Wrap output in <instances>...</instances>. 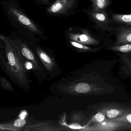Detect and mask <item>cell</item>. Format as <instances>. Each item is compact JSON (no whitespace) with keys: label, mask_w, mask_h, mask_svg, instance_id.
Segmentation results:
<instances>
[{"label":"cell","mask_w":131,"mask_h":131,"mask_svg":"<svg viewBox=\"0 0 131 131\" xmlns=\"http://www.w3.org/2000/svg\"><path fill=\"white\" fill-rule=\"evenodd\" d=\"M25 64L8 36L0 33V67L14 84L24 90L28 84Z\"/></svg>","instance_id":"1"},{"label":"cell","mask_w":131,"mask_h":131,"mask_svg":"<svg viewBox=\"0 0 131 131\" xmlns=\"http://www.w3.org/2000/svg\"><path fill=\"white\" fill-rule=\"evenodd\" d=\"M3 11L12 26L19 32L23 30L41 35L40 29L20 9L16 2L4 1Z\"/></svg>","instance_id":"2"},{"label":"cell","mask_w":131,"mask_h":131,"mask_svg":"<svg viewBox=\"0 0 131 131\" xmlns=\"http://www.w3.org/2000/svg\"><path fill=\"white\" fill-rule=\"evenodd\" d=\"M74 4V0H56L47 9L51 14H63L70 10Z\"/></svg>","instance_id":"3"},{"label":"cell","mask_w":131,"mask_h":131,"mask_svg":"<svg viewBox=\"0 0 131 131\" xmlns=\"http://www.w3.org/2000/svg\"><path fill=\"white\" fill-rule=\"evenodd\" d=\"M68 35L71 41L82 44L94 45L99 43L97 40L92 37L87 31H84L82 34L69 33Z\"/></svg>","instance_id":"4"},{"label":"cell","mask_w":131,"mask_h":131,"mask_svg":"<svg viewBox=\"0 0 131 131\" xmlns=\"http://www.w3.org/2000/svg\"><path fill=\"white\" fill-rule=\"evenodd\" d=\"M27 124V120L24 118H18L0 124V130H22Z\"/></svg>","instance_id":"5"},{"label":"cell","mask_w":131,"mask_h":131,"mask_svg":"<svg viewBox=\"0 0 131 131\" xmlns=\"http://www.w3.org/2000/svg\"><path fill=\"white\" fill-rule=\"evenodd\" d=\"M131 43V28H123L118 34L116 46Z\"/></svg>","instance_id":"6"},{"label":"cell","mask_w":131,"mask_h":131,"mask_svg":"<svg viewBox=\"0 0 131 131\" xmlns=\"http://www.w3.org/2000/svg\"><path fill=\"white\" fill-rule=\"evenodd\" d=\"M92 2V11H101L107 7L110 4V0H91Z\"/></svg>","instance_id":"7"},{"label":"cell","mask_w":131,"mask_h":131,"mask_svg":"<svg viewBox=\"0 0 131 131\" xmlns=\"http://www.w3.org/2000/svg\"><path fill=\"white\" fill-rule=\"evenodd\" d=\"M114 21L118 23L131 25V14H114L112 15Z\"/></svg>","instance_id":"8"},{"label":"cell","mask_w":131,"mask_h":131,"mask_svg":"<svg viewBox=\"0 0 131 131\" xmlns=\"http://www.w3.org/2000/svg\"><path fill=\"white\" fill-rule=\"evenodd\" d=\"M91 15L94 20L97 22L101 24H105L108 22V16L104 11L93 12H91Z\"/></svg>","instance_id":"9"},{"label":"cell","mask_w":131,"mask_h":131,"mask_svg":"<svg viewBox=\"0 0 131 131\" xmlns=\"http://www.w3.org/2000/svg\"><path fill=\"white\" fill-rule=\"evenodd\" d=\"M0 85L3 89L9 91L12 93H15L14 89L10 82L5 77H0Z\"/></svg>","instance_id":"10"},{"label":"cell","mask_w":131,"mask_h":131,"mask_svg":"<svg viewBox=\"0 0 131 131\" xmlns=\"http://www.w3.org/2000/svg\"><path fill=\"white\" fill-rule=\"evenodd\" d=\"M113 51L121 52H128L131 51V44H126L122 45H117L111 48Z\"/></svg>","instance_id":"11"},{"label":"cell","mask_w":131,"mask_h":131,"mask_svg":"<svg viewBox=\"0 0 131 131\" xmlns=\"http://www.w3.org/2000/svg\"><path fill=\"white\" fill-rule=\"evenodd\" d=\"M90 90V87L85 83H80L76 85L75 90L79 93H86Z\"/></svg>","instance_id":"12"},{"label":"cell","mask_w":131,"mask_h":131,"mask_svg":"<svg viewBox=\"0 0 131 131\" xmlns=\"http://www.w3.org/2000/svg\"><path fill=\"white\" fill-rule=\"evenodd\" d=\"M37 52L38 54L39 55L40 58L43 61L48 64L50 65L51 64V61L50 57H48V55L47 54H45V53L39 49H38L37 50Z\"/></svg>","instance_id":"13"},{"label":"cell","mask_w":131,"mask_h":131,"mask_svg":"<svg viewBox=\"0 0 131 131\" xmlns=\"http://www.w3.org/2000/svg\"><path fill=\"white\" fill-rule=\"evenodd\" d=\"M119 111L117 109H111L107 112V116L109 118H112L116 117L119 114Z\"/></svg>","instance_id":"14"},{"label":"cell","mask_w":131,"mask_h":131,"mask_svg":"<svg viewBox=\"0 0 131 131\" xmlns=\"http://www.w3.org/2000/svg\"><path fill=\"white\" fill-rule=\"evenodd\" d=\"M70 42L72 46L78 48H80V49H85V50H89V49H90V48H89V47L83 45L82 44H80V43L70 41Z\"/></svg>","instance_id":"15"},{"label":"cell","mask_w":131,"mask_h":131,"mask_svg":"<svg viewBox=\"0 0 131 131\" xmlns=\"http://www.w3.org/2000/svg\"><path fill=\"white\" fill-rule=\"evenodd\" d=\"M105 118L104 115L101 113H98L95 116V118L99 122H102L104 120Z\"/></svg>","instance_id":"16"},{"label":"cell","mask_w":131,"mask_h":131,"mask_svg":"<svg viewBox=\"0 0 131 131\" xmlns=\"http://www.w3.org/2000/svg\"><path fill=\"white\" fill-rule=\"evenodd\" d=\"M36 1L41 2L46 4H48L50 2V0H36Z\"/></svg>","instance_id":"17"},{"label":"cell","mask_w":131,"mask_h":131,"mask_svg":"<svg viewBox=\"0 0 131 131\" xmlns=\"http://www.w3.org/2000/svg\"><path fill=\"white\" fill-rule=\"evenodd\" d=\"M127 119L129 122L131 123V114L128 115L127 116Z\"/></svg>","instance_id":"18"},{"label":"cell","mask_w":131,"mask_h":131,"mask_svg":"<svg viewBox=\"0 0 131 131\" xmlns=\"http://www.w3.org/2000/svg\"><path fill=\"white\" fill-rule=\"evenodd\" d=\"M8 1H10L12 2H16V3H17V2L19 0H8Z\"/></svg>","instance_id":"19"}]
</instances>
